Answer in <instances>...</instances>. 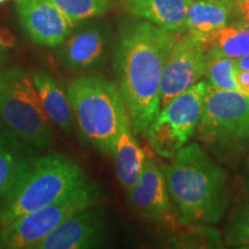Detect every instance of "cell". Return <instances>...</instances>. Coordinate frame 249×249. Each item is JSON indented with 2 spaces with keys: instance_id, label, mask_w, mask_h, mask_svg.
Segmentation results:
<instances>
[{
  "instance_id": "obj_29",
  "label": "cell",
  "mask_w": 249,
  "mask_h": 249,
  "mask_svg": "<svg viewBox=\"0 0 249 249\" xmlns=\"http://www.w3.org/2000/svg\"><path fill=\"white\" fill-rule=\"evenodd\" d=\"M6 0H0V4H2V2H5Z\"/></svg>"
},
{
  "instance_id": "obj_7",
  "label": "cell",
  "mask_w": 249,
  "mask_h": 249,
  "mask_svg": "<svg viewBox=\"0 0 249 249\" xmlns=\"http://www.w3.org/2000/svg\"><path fill=\"white\" fill-rule=\"evenodd\" d=\"M102 189L87 181L46 207L18 217L0 230V248L31 249L58 225L80 211L98 205Z\"/></svg>"
},
{
  "instance_id": "obj_24",
  "label": "cell",
  "mask_w": 249,
  "mask_h": 249,
  "mask_svg": "<svg viewBox=\"0 0 249 249\" xmlns=\"http://www.w3.org/2000/svg\"><path fill=\"white\" fill-rule=\"evenodd\" d=\"M236 11L242 18V23L249 24V0H242L235 4Z\"/></svg>"
},
{
  "instance_id": "obj_19",
  "label": "cell",
  "mask_w": 249,
  "mask_h": 249,
  "mask_svg": "<svg viewBox=\"0 0 249 249\" xmlns=\"http://www.w3.org/2000/svg\"><path fill=\"white\" fill-rule=\"evenodd\" d=\"M209 58L238 59L249 55V24L225 26L203 40Z\"/></svg>"
},
{
  "instance_id": "obj_18",
  "label": "cell",
  "mask_w": 249,
  "mask_h": 249,
  "mask_svg": "<svg viewBox=\"0 0 249 249\" xmlns=\"http://www.w3.org/2000/svg\"><path fill=\"white\" fill-rule=\"evenodd\" d=\"M111 156L114 160L117 178L127 192L139 180L145 160L144 151L136 142L129 118L121 124Z\"/></svg>"
},
{
  "instance_id": "obj_3",
  "label": "cell",
  "mask_w": 249,
  "mask_h": 249,
  "mask_svg": "<svg viewBox=\"0 0 249 249\" xmlns=\"http://www.w3.org/2000/svg\"><path fill=\"white\" fill-rule=\"evenodd\" d=\"M67 95L81 140L103 155H112L118 133L128 119L120 90L101 75L71 80Z\"/></svg>"
},
{
  "instance_id": "obj_4",
  "label": "cell",
  "mask_w": 249,
  "mask_h": 249,
  "mask_svg": "<svg viewBox=\"0 0 249 249\" xmlns=\"http://www.w3.org/2000/svg\"><path fill=\"white\" fill-rule=\"evenodd\" d=\"M87 181L80 165L66 156H38L0 205V230L23 214L53 203Z\"/></svg>"
},
{
  "instance_id": "obj_5",
  "label": "cell",
  "mask_w": 249,
  "mask_h": 249,
  "mask_svg": "<svg viewBox=\"0 0 249 249\" xmlns=\"http://www.w3.org/2000/svg\"><path fill=\"white\" fill-rule=\"evenodd\" d=\"M196 135L219 160L249 149V96L208 86Z\"/></svg>"
},
{
  "instance_id": "obj_15",
  "label": "cell",
  "mask_w": 249,
  "mask_h": 249,
  "mask_svg": "<svg viewBox=\"0 0 249 249\" xmlns=\"http://www.w3.org/2000/svg\"><path fill=\"white\" fill-rule=\"evenodd\" d=\"M193 0H121L133 17L174 34L187 33L186 18Z\"/></svg>"
},
{
  "instance_id": "obj_13",
  "label": "cell",
  "mask_w": 249,
  "mask_h": 249,
  "mask_svg": "<svg viewBox=\"0 0 249 249\" xmlns=\"http://www.w3.org/2000/svg\"><path fill=\"white\" fill-rule=\"evenodd\" d=\"M107 35L101 24H83L59 45V62L71 73L97 71L107 60Z\"/></svg>"
},
{
  "instance_id": "obj_23",
  "label": "cell",
  "mask_w": 249,
  "mask_h": 249,
  "mask_svg": "<svg viewBox=\"0 0 249 249\" xmlns=\"http://www.w3.org/2000/svg\"><path fill=\"white\" fill-rule=\"evenodd\" d=\"M235 80L239 91L249 96V71L235 68Z\"/></svg>"
},
{
  "instance_id": "obj_28",
  "label": "cell",
  "mask_w": 249,
  "mask_h": 249,
  "mask_svg": "<svg viewBox=\"0 0 249 249\" xmlns=\"http://www.w3.org/2000/svg\"><path fill=\"white\" fill-rule=\"evenodd\" d=\"M246 245H247V246H246V247H248V248H249V239H248V241L246 242Z\"/></svg>"
},
{
  "instance_id": "obj_8",
  "label": "cell",
  "mask_w": 249,
  "mask_h": 249,
  "mask_svg": "<svg viewBox=\"0 0 249 249\" xmlns=\"http://www.w3.org/2000/svg\"><path fill=\"white\" fill-rule=\"evenodd\" d=\"M209 83L198 81L160 107L147 130L149 144L156 154L171 160L188 143L197 129Z\"/></svg>"
},
{
  "instance_id": "obj_2",
  "label": "cell",
  "mask_w": 249,
  "mask_h": 249,
  "mask_svg": "<svg viewBox=\"0 0 249 249\" xmlns=\"http://www.w3.org/2000/svg\"><path fill=\"white\" fill-rule=\"evenodd\" d=\"M160 169L180 225H213L224 217L231 201L227 174L200 144H186Z\"/></svg>"
},
{
  "instance_id": "obj_20",
  "label": "cell",
  "mask_w": 249,
  "mask_h": 249,
  "mask_svg": "<svg viewBox=\"0 0 249 249\" xmlns=\"http://www.w3.org/2000/svg\"><path fill=\"white\" fill-rule=\"evenodd\" d=\"M245 171L242 191L226 235L229 245H246L249 239V158Z\"/></svg>"
},
{
  "instance_id": "obj_14",
  "label": "cell",
  "mask_w": 249,
  "mask_h": 249,
  "mask_svg": "<svg viewBox=\"0 0 249 249\" xmlns=\"http://www.w3.org/2000/svg\"><path fill=\"white\" fill-rule=\"evenodd\" d=\"M36 150L0 124V205L38 157Z\"/></svg>"
},
{
  "instance_id": "obj_25",
  "label": "cell",
  "mask_w": 249,
  "mask_h": 249,
  "mask_svg": "<svg viewBox=\"0 0 249 249\" xmlns=\"http://www.w3.org/2000/svg\"><path fill=\"white\" fill-rule=\"evenodd\" d=\"M235 66L236 68H240V70L249 71V55L235 59Z\"/></svg>"
},
{
  "instance_id": "obj_17",
  "label": "cell",
  "mask_w": 249,
  "mask_h": 249,
  "mask_svg": "<svg viewBox=\"0 0 249 249\" xmlns=\"http://www.w3.org/2000/svg\"><path fill=\"white\" fill-rule=\"evenodd\" d=\"M234 9V0H193L187 12V33L203 42L227 26Z\"/></svg>"
},
{
  "instance_id": "obj_9",
  "label": "cell",
  "mask_w": 249,
  "mask_h": 249,
  "mask_svg": "<svg viewBox=\"0 0 249 249\" xmlns=\"http://www.w3.org/2000/svg\"><path fill=\"white\" fill-rule=\"evenodd\" d=\"M208 62V50L202 40L188 33L177 34L161 71L160 107L201 81Z\"/></svg>"
},
{
  "instance_id": "obj_26",
  "label": "cell",
  "mask_w": 249,
  "mask_h": 249,
  "mask_svg": "<svg viewBox=\"0 0 249 249\" xmlns=\"http://www.w3.org/2000/svg\"><path fill=\"white\" fill-rule=\"evenodd\" d=\"M12 45H13V38H9L8 36L1 35V33H0V46L1 48H9Z\"/></svg>"
},
{
  "instance_id": "obj_6",
  "label": "cell",
  "mask_w": 249,
  "mask_h": 249,
  "mask_svg": "<svg viewBox=\"0 0 249 249\" xmlns=\"http://www.w3.org/2000/svg\"><path fill=\"white\" fill-rule=\"evenodd\" d=\"M0 124L36 149L52 145V127L31 74L20 67L0 71Z\"/></svg>"
},
{
  "instance_id": "obj_27",
  "label": "cell",
  "mask_w": 249,
  "mask_h": 249,
  "mask_svg": "<svg viewBox=\"0 0 249 249\" xmlns=\"http://www.w3.org/2000/svg\"><path fill=\"white\" fill-rule=\"evenodd\" d=\"M4 59H5L4 50H2V49H1V46H0V67H1L2 62H4Z\"/></svg>"
},
{
  "instance_id": "obj_11",
  "label": "cell",
  "mask_w": 249,
  "mask_h": 249,
  "mask_svg": "<svg viewBox=\"0 0 249 249\" xmlns=\"http://www.w3.org/2000/svg\"><path fill=\"white\" fill-rule=\"evenodd\" d=\"M105 216L101 207L88 208L64 220L34 249H89L105 242Z\"/></svg>"
},
{
  "instance_id": "obj_30",
  "label": "cell",
  "mask_w": 249,
  "mask_h": 249,
  "mask_svg": "<svg viewBox=\"0 0 249 249\" xmlns=\"http://www.w3.org/2000/svg\"><path fill=\"white\" fill-rule=\"evenodd\" d=\"M234 1H235V4H236V2H239V1H242V0H234Z\"/></svg>"
},
{
  "instance_id": "obj_16",
  "label": "cell",
  "mask_w": 249,
  "mask_h": 249,
  "mask_svg": "<svg viewBox=\"0 0 249 249\" xmlns=\"http://www.w3.org/2000/svg\"><path fill=\"white\" fill-rule=\"evenodd\" d=\"M31 80L50 123L61 132L70 133L73 128L74 117L67 92L61 88L57 79L45 71H34Z\"/></svg>"
},
{
  "instance_id": "obj_21",
  "label": "cell",
  "mask_w": 249,
  "mask_h": 249,
  "mask_svg": "<svg viewBox=\"0 0 249 249\" xmlns=\"http://www.w3.org/2000/svg\"><path fill=\"white\" fill-rule=\"evenodd\" d=\"M74 26L107 13L114 0H50Z\"/></svg>"
},
{
  "instance_id": "obj_1",
  "label": "cell",
  "mask_w": 249,
  "mask_h": 249,
  "mask_svg": "<svg viewBox=\"0 0 249 249\" xmlns=\"http://www.w3.org/2000/svg\"><path fill=\"white\" fill-rule=\"evenodd\" d=\"M177 34L138 21L124 27L116 52L121 97L135 135L145 134L160 110V79Z\"/></svg>"
},
{
  "instance_id": "obj_10",
  "label": "cell",
  "mask_w": 249,
  "mask_h": 249,
  "mask_svg": "<svg viewBox=\"0 0 249 249\" xmlns=\"http://www.w3.org/2000/svg\"><path fill=\"white\" fill-rule=\"evenodd\" d=\"M24 33L36 44L57 48L75 27L50 0H14Z\"/></svg>"
},
{
  "instance_id": "obj_12",
  "label": "cell",
  "mask_w": 249,
  "mask_h": 249,
  "mask_svg": "<svg viewBox=\"0 0 249 249\" xmlns=\"http://www.w3.org/2000/svg\"><path fill=\"white\" fill-rule=\"evenodd\" d=\"M135 210L156 223L174 225L177 219L163 171L152 157H145L141 176L127 191Z\"/></svg>"
},
{
  "instance_id": "obj_22",
  "label": "cell",
  "mask_w": 249,
  "mask_h": 249,
  "mask_svg": "<svg viewBox=\"0 0 249 249\" xmlns=\"http://www.w3.org/2000/svg\"><path fill=\"white\" fill-rule=\"evenodd\" d=\"M235 59L209 58L205 76L210 86L219 90H238L235 80Z\"/></svg>"
}]
</instances>
